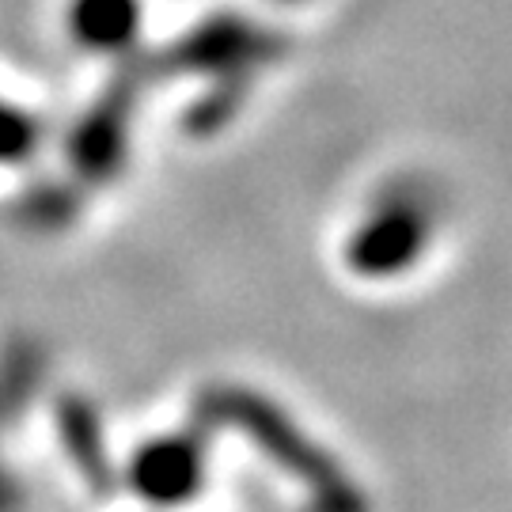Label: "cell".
Segmentation results:
<instances>
[{"instance_id":"6da1fadb","label":"cell","mask_w":512,"mask_h":512,"mask_svg":"<svg viewBox=\"0 0 512 512\" xmlns=\"http://www.w3.org/2000/svg\"><path fill=\"white\" fill-rule=\"evenodd\" d=\"M198 482H202V471L190 459V452H183L179 444L148 448L145 456H137V463H133V486L156 509H179V505H186L194 497V490H198Z\"/></svg>"},{"instance_id":"7a4b0ae2","label":"cell","mask_w":512,"mask_h":512,"mask_svg":"<svg viewBox=\"0 0 512 512\" xmlns=\"http://www.w3.org/2000/svg\"><path fill=\"white\" fill-rule=\"evenodd\" d=\"M27 137H31V129H27V122H23V114H16L8 103H0V156H16V152H23Z\"/></svg>"},{"instance_id":"3957f363","label":"cell","mask_w":512,"mask_h":512,"mask_svg":"<svg viewBox=\"0 0 512 512\" xmlns=\"http://www.w3.org/2000/svg\"><path fill=\"white\" fill-rule=\"evenodd\" d=\"M19 509V486L12 482V475L0 467V512H16Z\"/></svg>"}]
</instances>
